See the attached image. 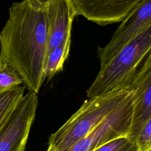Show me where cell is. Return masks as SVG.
Masks as SVG:
<instances>
[{
    "mask_svg": "<svg viewBox=\"0 0 151 151\" xmlns=\"http://www.w3.org/2000/svg\"><path fill=\"white\" fill-rule=\"evenodd\" d=\"M134 99L135 93L132 89L130 94L96 128L67 151H93L116 138L127 136Z\"/></svg>",
    "mask_w": 151,
    "mask_h": 151,
    "instance_id": "cell-4",
    "label": "cell"
},
{
    "mask_svg": "<svg viewBox=\"0 0 151 151\" xmlns=\"http://www.w3.org/2000/svg\"><path fill=\"white\" fill-rule=\"evenodd\" d=\"M37 1H38L39 2H40L41 4H42V5H46L50 0H37Z\"/></svg>",
    "mask_w": 151,
    "mask_h": 151,
    "instance_id": "cell-15",
    "label": "cell"
},
{
    "mask_svg": "<svg viewBox=\"0 0 151 151\" xmlns=\"http://www.w3.org/2000/svg\"><path fill=\"white\" fill-rule=\"evenodd\" d=\"M130 86L88 98L48 139L46 151H67L88 134L132 91Z\"/></svg>",
    "mask_w": 151,
    "mask_h": 151,
    "instance_id": "cell-2",
    "label": "cell"
},
{
    "mask_svg": "<svg viewBox=\"0 0 151 151\" xmlns=\"http://www.w3.org/2000/svg\"><path fill=\"white\" fill-rule=\"evenodd\" d=\"M25 86H17L0 91V129L24 95Z\"/></svg>",
    "mask_w": 151,
    "mask_h": 151,
    "instance_id": "cell-11",
    "label": "cell"
},
{
    "mask_svg": "<svg viewBox=\"0 0 151 151\" xmlns=\"http://www.w3.org/2000/svg\"><path fill=\"white\" fill-rule=\"evenodd\" d=\"M77 12L101 26L121 22L142 0H71Z\"/></svg>",
    "mask_w": 151,
    "mask_h": 151,
    "instance_id": "cell-8",
    "label": "cell"
},
{
    "mask_svg": "<svg viewBox=\"0 0 151 151\" xmlns=\"http://www.w3.org/2000/svg\"><path fill=\"white\" fill-rule=\"evenodd\" d=\"M151 27V0H142L121 21L110 42L99 47L100 66L104 64L147 28Z\"/></svg>",
    "mask_w": 151,
    "mask_h": 151,
    "instance_id": "cell-6",
    "label": "cell"
},
{
    "mask_svg": "<svg viewBox=\"0 0 151 151\" xmlns=\"http://www.w3.org/2000/svg\"><path fill=\"white\" fill-rule=\"evenodd\" d=\"M38 99L29 91L21 99L0 129V151H24Z\"/></svg>",
    "mask_w": 151,
    "mask_h": 151,
    "instance_id": "cell-5",
    "label": "cell"
},
{
    "mask_svg": "<svg viewBox=\"0 0 151 151\" xmlns=\"http://www.w3.org/2000/svg\"><path fill=\"white\" fill-rule=\"evenodd\" d=\"M151 53V27L122 48L104 64L86 91L88 98L103 94L126 86Z\"/></svg>",
    "mask_w": 151,
    "mask_h": 151,
    "instance_id": "cell-3",
    "label": "cell"
},
{
    "mask_svg": "<svg viewBox=\"0 0 151 151\" xmlns=\"http://www.w3.org/2000/svg\"><path fill=\"white\" fill-rule=\"evenodd\" d=\"M48 52L46 7L37 0L13 2L0 32V60L12 67L29 91L38 94Z\"/></svg>",
    "mask_w": 151,
    "mask_h": 151,
    "instance_id": "cell-1",
    "label": "cell"
},
{
    "mask_svg": "<svg viewBox=\"0 0 151 151\" xmlns=\"http://www.w3.org/2000/svg\"><path fill=\"white\" fill-rule=\"evenodd\" d=\"M71 42H67L51 49L46 60L44 77L50 81L59 72L63 70L64 62L67 59L70 50Z\"/></svg>",
    "mask_w": 151,
    "mask_h": 151,
    "instance_id": "cell-10",
    "label": "cell"
},
{
    "mask_svg": "<svg viewBox=\"0 0 151 151\" xmlns=\"http://www.w3.org/2000/svg\"><path fill=\"white\" fill-rule=\"evenodd\" d=\"M93 151H138V149L136 143L127 136H122L106 143Z\"/></svg>",
    "mask_w": 151,
    "mask_h": 151,
    "instance_id": "cell-13",
    "label": "cell"
},
{
    "mask_svg": "<svg viewBox=\"0 0 151 151\" xmlns=\"http://www.w3.org/2000/svg\"><path fill=\"white\" fill-rule=\"evenodd\" d=\"M22 80L14 69L0 60V91L19 86Z\"/></svg>",
    "mask_w": 151,
    "mask_h": 151,
    "instance_id": "cell-12",
    "label": "cell"
},
{
    "mask_svg": "<svg viewBox=\"0 0 151 151\" xmlns=\"http://www.w3.org/2000/svg\"><path fill=\"white\" fill-rule=\"evenodd\" d=\"M45 7L48 26V55L51 49L71 42L72 25L77 12L71 0H50Z\"/></svg>",
    "mask_w": 151,
    "mask_h": 151,
    "instance_id": "cell-9",
    "label": "cell"
},
{
    "mask_svg": "<svg viewBox=\"0 0 151 151\" xmlns=\"http://www.w3.org/2000/svg\"><path fill=\"white\" fill-rule=\"evenodd\" d=\"M135 143L138 151H150L151 150V119L143 126L138 134Z\"/></svg>",
    "mask_w": 151,
    "mask_h": 151,
    "instance_id": "cell-14",
    "label": "cell"
},
{
    "mask_svg": "<svg viewBox=\"0 0 151 151\" xmlns=\"http://www.w3.org/2000/svg\"><path fill=\"white\" fill-rule=\"evenodd\" d=\"M135 99L127 137L135 143L143 126L151 119V53L146 57L130 83Z\"/></svg>",
    "mask_w": 151,
    "mask_h": 151,
    "instance_id": "cell-7",
    "label": "cell"
}]
</instances>
